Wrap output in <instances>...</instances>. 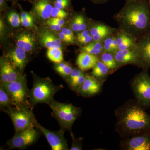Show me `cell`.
<instances>
[{
  "label": "cell",
  "mask_w": 150,
  "mask_h": 150,
  "mask_svg": "<svg viewBox=\"0 0 150 150\" xmlns=\"http://www.w3.org/2000/svg\"><path fill=\"white\" fill-rule=\"evenodd\" d=\"M113 18L119 30L138 40L150 32V0H127Z\"/></svg>",
  "instance_id": "6da1fadb"
},
{
  "label": "cell",
  "mask_w": 150,
  "mask_h": 150,
  "mask_svg": "<svg viewBox=\"0 0 150 150\" xmlns=\"http://www.w3.org/2000/svg\"><path fill=\"white\" fill-rule=\"evenodd\" d=\"M145 110L132 99L116 108L115 130L121 139L150 131V114Z\"/></svg>",
  "instance_id": "7a4b0ae2"
},
{
  "label": "cell",
  "mask_w": 150,
  "mask_h": 150,
  "mask_svg": "<svg viewBox=\"0 0 150 150\" xmlns=\"http://www.w3.org/2000/svg\"><path fill=\"white\" fill-rule=\"evenodd\" d=\"M62 87L55 85L49 78L34 76L33 87L29 91V101L32 107L38 103L49 104L54 100V95Z\"/></svg>",
  "instance_id": "3957f363"
},
{
  "label": "cell",
  "mask_w": 150,
  "mask_h": 150,
  "mask_svg": "<svg viewBox=\"0 0 150 150\" xmlns=\"http://www.w3.org/2000/svg\"><path fill=\"white\" fill-rule=\"evenodd\" d=\"M53 114L58 120L61 128L64 131H71L72 127L76 120L81 115V108L72 104L63 103L54 100L48 104Z\"/></svg>",
  "instance_id": "277c9868"
},
{
  "label": "cell",
  "mask_w": 150,
  "mask_h": 150,
  "mask_svg": "<svg viewBox=\"0 0 150 150\" xmlns=\"http://www.w3.org/2000/svg\"><path fill=\"white\" fill-rule=\"evenodd\" d=\"M149 70H142L130 81L135 100L144 109L150 108V76Z\"/></svg>",
  "instance_id": "5b68a950"
},
{
  "label": "cell",
  "mask_w": 150,
  "mask_h": 150,
  "mask_svg": "<svg viewBox=\"0 0 150 150\" xmlns=\"http://www.w3.org/2000/svg\"><path fill=\"white\" fill-rule=\"evenodd\" d=\"M10 96L13 106L33 108L29 101V91L25 77L8 83H2Z\"/></svg>",
  "instance_id": "8992f818"
},
{
  "label": "cell",
  "mask_w": 150,
  "mask_h": 150,
  "mask_svg": "<svg viewBox=\"0 0 150 150\" xmlns=\"http://www.w3.org/2000/svg\"><path fill=\"white\" fill-rule=\"evenodd\" d=\"M33 108L13 106L3 110L8 114L13 123L15 131L35 127V116Z\"/></svg>",
  "instance_id": "52a82bcc"
},
{
  "label": "cell",
  "mask_w": 150,
  "mask_h": 150,
  "mask_svg": "<svg viewBox=\"0 0 150 150\" xmlns=\"http://www.w3.org/2000/svg\"><path fill=\"white\" fill-rule=\"evenodd\" d=\"M40 133V130L36 127L15 131L14 136L7 142V145L11 149H26L37 142Z\"/></svg>",
  "instance_id": "ba28073f"
},
{
  "label": "cell",
  "mask_w": 150,
  "mask_h": 150,
  "mask_svg": "<svg viewBox=\"0 0 150 150\" xmlns=\"http://www.w3.org/2000/svg\"><path fill=\"white\" fill-rule=\"evenodd\" d=\"M119 146L122 150H150V131L121 139Z\"/></svg>",
  "instance_id": "9c48e42d"
},
{
  "label": "cell",
  "mask_w": 150,
  "mask_h": 150,
  "mask_svg": "<svg viewBox=\"0 0 150 150\" xmlns=\"http://www.w3.org/2000/svg\"><path fill=\"white\" fill-rule=\"evenodd\" d=\"M35 127L40 130V132L46 137L52 150H69L67 140L64 136V130L62 129L59 131H50L40 125L36 119Z\"/></svg>",
  "instance_id": "30bf717a"
},
{
  "label": "cell",
  "mask_w": 150,
  "mask_h": 150,
  "mask_svg": "<svg viewBox=\"0 0 150 150\" xmlns=\"http://www.w3.org/2000/svg\"><path fill=\"white\" fill-rule=\"evenodd\" d=\"M137 67L142 70L150 69V32L137 40Z\"/></svg>",
  "instance_id": "8fae6325"
},
{
  "label": "cell",
  "mask_w": 150,
  "mask_h": 150,
  "mask_svg": "<svg viewBox=\"0 0 150 150\" xmlns=\"http://www.w3.org/2000/svg\"><path fill=\"white\" fill-rule=\"evenodd\" d=\"M23 76L21 72L16 69L6 58H1L0 62L1 83H10L19 79Z\"/></svg>",
  "instance_id": "7c38bea8"
},
{
  "label": "cell",
  "mask_w": 150,
  "mask_h": 150,
  "mask_svg": "<svg viewBox=\"0 0 150 150\" xmlns=\"http://www.w3.org/2000/svg\"><path fill=\"white\" fill-rule=\"evenodd\" d=\"M54 7L52 0H35L32 13L40 21L48 20L51 18Z\"/></svg>",
  "instance_id": "4fadbf2b"
},
{
  "label": "cell",
  "mask_w": 150,
  "mask_h": 150,
  "mask_svg": "<svg viewBox=\"0 0 150 150\" xmlns=\"http://www.w3.org/2000/svg\"><path fill=\"white\" fill-rule=\"evenodd\" d=\"M103 84L92 75L87 74L84 81L76 93L85 97L94 96L100 91Z\"/></svg>",
  "instance_id": "5bb4252c"
},
{
  "label": "cell",
  "mask_w": 150,
  "mask_h": 150,
  "mask_svg": "<svg viewBox=\"0 0 150 150\" xmlns=\"http://www.w3.org/2000/svg\"><path fill=\"white\" fill-rule=\"evenodd\" d=\"M112 54L114 55L119 69L128 65L137 66V46L126 50H117Z\"/></svg>",
  "instance_id": "9a60e30c"
},
{
  "label": "cell",
  "mask_w": 150,
  "mask_h": 150,
  "mask_svg": "<svg viewBox=\"0 0 150 150\" xmlns=\"http://www.w3.org/2000/svg\"><path fill=\"white\" fill-rule=\"evenodd\" d=\"M89 30L93 41L102 42L106 38L116 33L119 29L110 27L103 23L97 22L91 25Z\"/></svg>",
  "instance_id": "2e32d148"
},
{
  "label": "cell",
  "mask_w": 150,
  "mask_h": 150,
  "mask_svg": "<svg viewBox=\"0 0 150 150\" xmlns=\"http://www.w3.org/2000/svg\"><path fill=\"white\" fill-rule=\"evenodd\" d=\"M6 58L16 69L21 73L27 64L26 51L18 46L10 51L7 54Z\"/></svg>",
  "instance_id": "e0dca14e"
},
{
  "label": "cell",
  "mask_w": 150,
  "mask_h": 150,
  "mask_svg": "<svg viewBox=\"0 0 150 150\" xmlns=\"http://www.w3.org/2000/svg\"><path fill=\"white\" fill-rule=\"evenodd\" d=\"M99 60L98 56L86 52H81L77 59L76 64L79 69L84 72L93 69Z\"/></svg>",
  "instance_id": "ac0fdd59"
},
{
  "label": "cell",
  "mask_w": 150,
  "mask_h": 150,
  "mask_svg": "<svg viewBox=\"0 0 150 150\" xmlns=\"http://www.w3.org/2000/svg\"><path fill=\"white\" fill-rule=\"evenodd\" d=\"M116 42L118 50H126L137 46V39L133 35L119 30L116 34Z\"/></svg>",
  "instance_id": "d6986e66"
},
{
  "label": "cell",
  "mask_w": 150,
  "mask_h": 150,
  "mask_svg": "<svg viewBox=\"0 0 150 150\" xmlns=\"http://www.w3.org/2000/svg\"><path fill=\"white\" fill-rule=\"evenodd\" d=\"M17 46L23 48L26 52H31L33 50L35 44V39L31 34L22 33L16 37Z\"/></svg>",
  "instance_id": "ffe728a7"
},
{
  "label": "cell",
  "mask_w": 150,
  "mask_h": 150,
  "mask_svg": "<svg viewBox=\"0 0 150 150\" xmlns=\"http://www.w3.org/2000/svg\"><path fill=\"white\" fill-rule=\"evenodd\" d=\"M40 41L43 46L49 48L56 47L61 48L62 40L48 30H43L40 33Z\"/></svg>",
  "instance_id": "44dd1931"
},
{
  "label": "cell",
  "mask_w": 150,
  "mask_h": 150,
  "mask_svg": "<svg viewBox=\"0 0 150 150\" xmlns=\"http://www.w3.org/2000/svg\"><path fill=\"white\" fill-rule=\"evenodd\" d=\"M112 74L109 69L103 62L99 60L93 69L92 75L97 80L103 83L110 75Z\"/></svg>",
  "instance_id": "7402d4cb"
},
{
  "label": "cell",
  "mask_w": 150,
  "mask_h": 150,
  "mask_svg": "<svg viewBox=\"0 0 150 150\" xmlns=\"http://www.w3.org/2000/svg\"><path fill=\"white\" fill-rule=\"evenodd\" d=\"M80 51L99 56L104 52L103 43L101 41H93L84 46Z\"/></svg>",
  "instance_id": "603a6c76"
},
{
  "label": "cell",
  "mask_w": 150,
  "mask_h": 150,
  "mask_svg": "<svg viewBox=\"0 0 150 150\" xmlns=\"http://www.w3.org/2000/svg\"><path fill=\"white\" fill-rule=\"evenodd\" d=\"M98 58L99 60L107 66L110 70L111 74H113L119 69L112 53L104 52L98 56Z\"/></svg>",
  "instance_id": "cb8c5ba5"
},
{
  "label": "cell",
  "mask_w": 150,
  "mask_h": 150,
  "mask_svg": "<svg viewBox=\"0 0 150 150\" xmlns=\"http://www.w3.org/2000/svg\"><path fill=\"white\" fill-rule=\"evenodd\" d=\"M71 29L74 32H80L87 29V23L85 17L83 14H78L74 16L71 23Z\"/></svg>",
  "instance_id": "d4e9b609"
},
{
  "label": "cell",
  "mask_w": 150,
  "mask_h": 150,
  "mask_svg": "<svg viewBox=\"0 0 150 150\" xmlns=\"http://www.w3.org/2000/svg\"><path fill=\"white\" fill-rule=\"evenodd\" d=\"M12 100L8 92L2 85H0V107L1 110L12 107Z\"/></svg>",
  "instance_id": "484cf974"
},
{
  "label": "cell",
  "mask_w": 150,
  "mask_h": 150,
  "mask_svg": "<svg viewBox=\"0 0 150 150\" xmlns=\"http://www.w3.org/2000/svg\"><path fill=\"white\" fill-rule=\"evenodd\" d=\"M117 33L106 38L102 41L104 52L113 53L118 50V46L116 42Z\"/></svg>",
  "instance_id": "4316f807"
},
{
  "label": "cell",
  "mask_w": 150,
  "mask_h": 150,
  "mask_svg": "<svg viewBox=\"0 0 150 150\" xmlns=\"http://www.w3.org/2000/svg\"><path fill=\"white\" fill-rule=\"evenodd\" d=\"M73 69L71 65L67 62H62L56 64L55 66V70L59 74L64 77L67 78L69 76Z\"/></svg>",
  "instance_id": "83f0119b"
},
{
  "label": "cell",
  "mask_w": 150,
  "mask_h": 150,
  "mask_svg": "<svg viewBox=\"0 0 150 150\" xmlns=\"http://www.w3.org/2000/svg\"><path fill=\"white\" fill-rule=\"evenodd\" d=\"M20 18L22 25L24 27H32L34 25L33 18L28 13L23 11L21 15Z\"/></svg>",
  "instance_id": "f1b7e54d"
},
{
  "label": "cell",
  "mask_w": 150,
  "mask_h": 150,
  "mask_svg": "<svg viewBox=\"0 0 150 150\" xmlns=\"http://www.w3.org/2000/svg\"><path fill=\"white\" fill-rule=\"evenodd\" d=\"M7 19L9 23L13 27H18L21 23L20 16L14 11H11L9 13Z\"/></svg>",
  "instance_id": "f546056e"
},
{
  "label": "cell",
  "mask_w": 150,
  "mask_h": 150,
  "mask_svg": "<svg viewBox=\"0 0 150 150\" xmlns=\"http://www.w3.org/2000/svg\"><path fill=\"white\" fill-rule=\"evenodd\" d=\"M87 74L83 72L69 86L70 88L76 92L78 91L85 80Z\"/></svg>",
  "instance_id": "4dcf8cb0"
},
{
  "label": "cell",
  "mask_w": 150,
  "mask_h": 150,
  "mask_svg": "<svg viewBox=\"0 0 150 150\" xmlns=\"http://www.w3.org/2000/svg\"><path fill=\"white\" fill-rule=\"evenodd\" d=\"M70 134L72 139V143L71 148H70V150H83L82 141L83 139L82 138H78L76 139L72 133L71 131Z\"/></svg>",
  "instance_id": "1f68e13d"
},
{
  "label": "cell",
  "mask_w": 150,
  "mask_h": 150,
  "mask_svg": "<svg viewBox=\"0 0 150 150\" xmlns=\"http://www.w3.org/2000/svg\"><path fill=\"white\" fill-rule=\"evenodd\" d=\"M83 72L79 68V69L77 68L73 69L69 76L67 79V82L68 85L69 86Z\"/></svg>",
  "instance_id": "d6a6232c"
},
{
  "label": "cell",
  "mask_w": 150,
  "mask_h": 150,
  "mask_svg": "<svg viewBox=\"0 0 150 150\" xmlns=\"http://www.w3.org/2000/svg\"><path fill=\"white\" fill-rule=\"evenodd\" d=\"M54 6L57 8L64 9L71 5V0H52Z\"/></svg>",
  "instance_id": "836d02e7"
},
{
  "label": "cell",
  "mask_w": 150,
  "mask_h": 150,
  "mask_svg": "<svg viewBox=\"0 0 150 150\" xmlns=\"http://www.w3.org/2000/svg\"><path fill=\"white\" fill-rule=\"evenodd\" d=\"M68 15V13L64 9H61L54 6L52 10L51 17L52 18L64 19L66 18Z\"/></svg>",
  "instance_id": "e575fe53"
},
{
  "label": "cell",
  "mask_w": 150,
  "mask_h": 150,
  "mask_svg": "<svg viewBox=\"0 0 150 150\" xmlns=\"http://www.w3.org/2000/svg\"><path fill=\"white\" fill-rule=\"evenodd\" d=\"M63 61H64V57H63V51L62 48H60L57 53L54 55L51 61L56 64H58L63 62Z\"/></svg>",
  "instance_id": "d590c367"
},
{
  "label": "cell",
  "mask_w": 150,
  "mask_h": 150,
  "mask_svg": "<svg viewBox=\"0 0 150 150\" xmlns=\"http://www.w3.org/2000/svg\"><path fill=\"white\" fill-rule=\"evenodd\" d=\"M61 31L65 34V35L71 40L72 43H74L75 36L72 30L67 28H62Z\"/></svg>",
  "instance_id": "8d00e7d4"
},
{
  "label": "cell",
  "mask_w": 150,
  "mask_h": 150,
  "mask_svg": "<svg viewBox=\"0 0 150 150\" xmlns=\"http://www.w3.org/2000/svg\"><path fill=\"white\" fill-rule=\"evenodd\" d=\"M46 24L49 26V28L51 30L55 31H59L62 30V26L57 24L54 22L51 21L50 19H48L46 21Z\"/></svg>",
  "instance_id": "74e56055"
},
{
  "label": "cell",
  "mask_w": 150,
  "mask_h": 150,
  "mask_svg": "<svg viewBox=\"0 0 150 150\" xmlns=\"http://www.w3.org/2000/svg\"><path fill=\"white\" fill-rule=\"evenodd\" d=\"M60 48V47H54L48 48L47 53V56L48 59H49L50 61L52 60L54 55L57 53V51H58L59 48Z\"/></svg>",
  "instance_id": "f35d334b"
},
{
  "label": "cell",
  "mask_w": 150,
  "mask_h": 150,
  "mask_svg": "<svg viewBox=\"0 0 150 150\" xmlns=\"http://www.w3.org/2000/svg\"><path fill=\"white\" fill-rule=\"evenodd\" d=\"M81 45H83L84 46L90 43L91 42L93 41V38L91 34L86 36V37L80 39V40H77Z\"/></svg>",
  "instance_id": "ab89813d"
},
{
  "label": "cell",
  "mask_w": 150,
  "mask_h": 150,
  "mask_svg": "<svg viewBox=\"0 0 150 150\" xmlns=\"http://www.w3.org/2000/svg\"><path fill=\"white\" fill-rule=\"evenodd\" d=\"M90 34V33L89 30L86 29L83 31H81L80 32L77 34L76 37V39L77 40H80V39H82V38H83L86 37V36H88V35Z\"/></svg>",
  "instance_id": "60d3db41"
},
{
  "label": "cell",
  "mask_w": 150,
  "mask_h": 150,
  "mask_svg": "<svg viewBox=\"0 0 150 150\" xmlns=\"http://www.w3.org/2000/svg\"><path fill=\"white\" fill-rule=\"evenodd\" d=\"M51 21L56 23L57 24L61 25V26L63 27L66 23L65 20L63 18H49Z\"/></svg>",
  "instance_id": "b9f144b4"
},
{
  "label": "cell",
  "mask_w": 150,
  "mask_h": 150,
  "mask_svg": "<svg viewBox=\"0 0 150 150\" xmlns=\"http://www.w3.org/2000/svg\"><path fill=\"white\" fill-rule=\"evenodd\" d=\"M59 38H60V39L62 41H64V42H66L67 43H72L71 40L62 31L59 32Z\"/></svg>",
  "instance_id": "7bdbcfd3"
},
{
  "label": "cell",
  "mask_w": 150,
  "mask_h": 150,
  "mask_svg": "<svg viewBox=\"0 0 150 150\" xmlns=\"http://www.w3.org/2000/svg\"><path fill=\"white\" fill-rule=\"evenodd\" d=\"M0 8L1 11L8 8V6L6 2V0H0Z\"/></svg>",
  "instance_id": "ee69618b"
},
{
  "label": "cell",
  "mask_w": 150,
  "mask_h": 150,
  "mask_svg": "<svg viewBox=\"0 0 150 150\" xmlns=\"http://www.w3.org/2000/svg\"><path fill=\"white\" fill-rule=\"evenodd\" d=\"M95 4H104L107 2L108 0H91Z\"/></svg>",
  "instance_id": "f6af8a7d"
},
{
  "label": "cell",
  "mask_w": 150,
  "mask_h": 150,
  "mask_svg": "<svg viewBox=\"0 0 150 150\" xmlns=\"http://www.w3.org/2000/svg\"><path fill=\"white\" fill-rule=\"evenodd\" d=\"M9 1H11L12 2H15V1H16V0H9Z\"/></svg>",
  "instance_id": "bcb514c9"
},
{
  "label": "cell",
  "mask_w": 150,
  "mask_h": 150,
  "mask_svg": "<svg viewBox=\"0 0 150 150\" xmlns=\"http://www.w3.org/2000/svg\"><path fill=\"white\" fill-rule=\"evenodd\" d=\"M125 1H127V0H125Z\"/></svg>",
  "instance_id": "7dc6e473"
}]
</instances>
